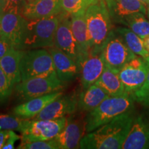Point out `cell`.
<instances>
[{
  "instance_id": "1",
  "label": "cell",
  "mask_w": 149,
  "mask_h": 149,
  "mask_svg": "<svg viewBox=\"0 0 149 149\" xmlns=\"http://www.w3.org/2000/svg\"><path fill=\"white\" fill-rule=\"evenodd\" d=\"M135 115L133 110L119 115L84 136L79 148L120 149L129 133Z\"/></svg>"
},
{
  "instance_id": "2",
  "label": "cell",
  "mask_w": 149,
  "mask_h": 149,
  "mask_svg": "<svg viewBox=\"0 0 149 149\" xmlns=\"http://www.w3.org/2000/svg\"><path fill=\"white\" fill-rule=\"evenodd\" d=\"M86 19L91 43V53L102 52L113 31L112 19L105 0H99L86 10Z\"/></svg>"
},
{
  "instance_id": "3",
  "label": "cell",
  "mask_w": 149,
  "mask_h": 149,
  "mask_svg": "<svg viewBox=\"0 0 149 149\" xmlns=\"http://www.w3.org/2000/svg\"><path fill=\"white\" fill-rule=\"evenodd\" d=\"M135 102L133 96L128 93L109 96L98 107L88 112L85 118L86 133L93 131L119 115L132 111Z\"/></svg>"
},
{
  "instance_id": "4",
  "label": "cell",
  "mask_w": 149,
  "mask_h": 149,
  "mask_svg": "<svg viewBox=\"0 0 149 149\" xmlns=\"http://www.w3.org/2000/svg\"><path fill=\"white\" fill-rule=\"evenodd\" d=\"M59 22V14L39 19H27L22 50L55 46V37Z\"/></svg>"
},
{
  "instance_id": "5",
  "label": "cell",
  "mask_w": 149,
  "mask_h": 149,
  "mask_svg": "<svg viewBox=\"0 0 149 149\" xmlns=\"http://www.w3.org/2000/svg\"><path fill=\"white\" fill-rule=\"evenodd\" d=\"M55 71L51 54L46 48L24 50L20 61L22 81Z\"/></svg>"
},
{
  "instance_id": "6",
  "label": "cell",
  "mask_w": 149,
  "mask_h": 149,
  "mask_svg": "<svg viewBox=\"0 0 149 149\" xmlns=\"http://www.w3.org/2000/svg\"><path fill=\"white\" fill-rule=\"evenodd\" d=\"M66 84L61 81L56 71L45 76H40L22 81L15 86L18 96L26 102L31 99L61 91Z\"/></svg>"
},
{
  "instance_id": "7",
  "label": "cell",
  "mask_w": 149,
  "mask_h": 149,
  "mask_svg": "<svg viewBox=\"0 0 149 149\" xmlns=\"http://www.w3.org/2000/svg\"><path fill=\"white\" fill-rule=\"evenodd\" d=\"M67 117L57 120H26L22 128V141H44L54 139L64 129Z\"/></svg>"
},
{
  "instance_id": "8",
  "label": "cell",
  "mask_w": 149,
  "mask_h": 149,
  "mask_svg": "<svg viewBox=\"0 0 149 149\" xmlns=\"http://www.w3.org/2000/svg\"><path fill=\"white\" fill-rule=\"evenodd\" d=\"M102 54L106 66L118 72L128 61L137 56L128 48L122 37L115 30L112 31L106 41Z\"/></svg>"
},
{
  "instance_id": "9",
  "label": "cell",
  "mask_w": 149,
  "mask_h": 149,
  "mask_svg": "<svg viewBox=\"0 0 149 149\" xmlns=\"http://www.w3.org/2000/svg\"><path fill=\"white\" fill-rule=\"evenodd\" d=\"M27 19L21 14L13 12L0 13V36L16 49L22 50Z\"/></svg>"
},
{
  "instance_id": "10",
  "label": "cell",
  "mask_w": 149,
  "mask_h": 149,
  "mask_svg": "<svg viewBox=\"0 0 149 149\" xmlns=\"http://www.w3.org/2000/svg\"><path fill=\"white\" fill-rule=\"evenodd\" d=\"M149 72V62L136 56L126 64L119 72L125 91L133 95L144 83Z\"/></svg>"
},
{
  "instance_id": "11",
  "label": "cell",
  "mask_w": 149,
  "mask_h": 149,
  "mask_svg": "<svg viewBox=\"0 0 149 149\" xmlns=\"http://www.w3.org/2000/svg\"><path fill=\"white\" fill-rule=\"evenodd\" d=\"M70 16V14L64 11L59 14V22L55 37V46L69 56L79 66L80 54L72 31Z\"/></svg>"
},
{
  "instance_id": "12",
  "label": "cell",
  "mask_w": 149,
  "mask_h": 149,
  "mask_svg": "<svg viewBox=\"0 0 149 149\" xmlns=\"http://www.w3.org/2000/svg\"><path fill=\"white\" fill-rule=\"evenodd\" d=\"M124 149H149V111L135 115Z\"/></svg>"
},
{
  "instance_id": "13",
  "label": "cell",
  "mask_w": 149,
  "mask_h": 149,
  "mask_svg": "<svg viewBox=\"0 0 149 149\" xmlns=\"http://www.w3.org/2000/svg\"><path fill=\"white\" fill-rule=\"evenodd\" d=\"M78 110V95L75 93L61 95L42 110L33 120H57Z\"/></svg>"
},
{
  "instance_id": "14",
  "label": "cell",
  "mask_w": 149,
  "mask_h": 149,
  "mask_svg": "<svg viewBox=\"0 0 149 149\" xmlns=\"http://www.w3.org/2000/svg\"><path fill=\"white\" fill-rule=\"evenodd\" d=\"M86 132V119L67 117V123L61 131L55 137L59 149L79 148L80 141Z\"/></svg>"
},
{
  "instance_id": "15",
  "label": "cell",
  "mask_w": 149,
  "mask_h": 149,
  "mask_svg": "<svg viewBox=\"0 0 149 149\" xmlns=\"http://www.w3.org/2000/svg\"><path fill=\"white\" fill-rule=\"evenodd\" d=\"M111 19L124 25L132 15L142 13L146 15L147 6L139 0H105Z\"/></svg>"
},
{
  "instance_id": "16",
  "label": "cell",
  "mask_w": 149,
  "mask_h": 149,
  "mask_svg": "<svg viewBox=\"0 0 149 149\" xmlns=\"http://www.w3.org/2000/svg\"><path fill=\"white\" fill-rule=\"evenodd\" d=\"M47 49L53 57L55 71L59 79L66 84L74 81L80 72L77 62L56 46Z\"/></svg>"
},
{
  "instance_id": "17",
  "label": "cell",
  "mask_w": 149,
  "mask_h": 149,
  "mask_svg": "<svg viewBox=\"0 0 149 149\" xmlns=\"http://www.w3.org/2000/svg\"><path fill=\"white\" fill-rule=\"evenodd\" d=\"M105 67L106 64L102 52L90 53L79 66L82 90L88 88L97 81Z\"/></svg>"
},
{
  "instance_id": "18",
  "label": "cell",
  "mask_w": 149,
  "mask_h": 149,
  "mask_svg": "<svg viewBox=\"0 0 149 149\" xmlns=\"http://www.w3.org/2000/svg\"><path fill=\"white\" fill-rule=\"evenodd\" d=\"M71 29L77 42L80 54V63L91 53V43L87 26L86 11H80L70 15Z\"/></svg>"
},
{
  "instance_id": "19",
  "label": "cell",
  "mask_w": 149,
  "mask_h": 149,
  "mask_svg": "<svg viewBox=\"0 0 149 149\" xmlns=\"http://www.w3.org/2000/svg\"><path fill=\"white\" fill-rule=\"evenodd\" d=\"M61 95H63V93L58 91L31 99L15 107L13 114L23 120L33 119L48 104Z\"/></svg>"
},
{
  "instance_id": "20",
  "label": "cell",
  "mask_w": 149,
  "mask_h": 149,
  "mask_svg": "<svg viewBox=\"0 0 149 149\" xmlns=\"http://www.w3.org/2000/svg\"><path fill=\"white\" fill-rule=\"evenodd\" d=\"M62 11L60 0H34L26 3L22 15L26 19H39L57 15Z\"/></svg>"
},
{
  "instance_id": "21",
  "label": "cell",
  "mask_w": 149,
  "mask_h": 149,
  "mask_svg": "<svg viewBox=\"0 0 149 149\" xmlns=\"http://www.w3.org/2000/svg\"><path fill=\"white\" fill-rule=\"evenodd\" d=\"M24 51L13 48L0 59V68L4 72L13 88L17 84L22 81L20 61Z\"/></svg>"
},
{
  "instance_id": "22",
  "label": "cell",
  "mask_w": 149,
  "mask_h": 149,
  "mask_svg": "<svg viewBox=\"0 0 149 149\" xmlns=\"http://www.w3.org/2000/svg\"><path fill=\"white\" fill-rule=\"evenodd\" d=\"M109 95L95 84L81 91L78 95V110L90 112L98 107Z\"/></svg>"
},
{
  "instance_id": "23",
  "label": "cell",
  "mask_w": 149,
  "mask_h": 149,
  "mask_svg": "<svg viewBox=\"0 0 149 149\" xmlns=\"http://www.w3.org/2000/svg\"><path fill=\"white\" fill-rule=\"evenodd\" d=\"M119 72L106 66L100 77L95 84L101 87L109 96H118L126 94L127 93L125 91L124 85L121 81Z\"/></svg>"
},
{
  "instance_id": "24",
  "label": "cell",
  "mask_w": 149,
  "mask_h": 149,
  "mask_svg": "<svg viewBox=\"0 0 149 149\" xmlns=\"http://www.w3.org/2000/svg\"><path fill=\"white\" fill-rule=\"evenodd\" d=\"M115 31L122 37L130 51L149 62V52L145 47L142 38L136 35L128 28L118 27Z\"/></svg>"
},
{
  "instance_id": "25",
  "label": "cell",
  "mask_w": 149,
  "mask_h": 149,
  "mask_svg": "<svg viewBox=\"0 0 149 149\" xmlns=\"http://www.w3.org/2000/svg\"><path fill=\"white\" fill-rule=\"evenodd\" d=\"M124 25L143 40L149 36V20L142 13L132 15L126 20Z\"/></svg>"
},
{
  "instance_id": "26",
  "label": "cell",
  "mask_w": 149,
  "mask_h": 149,
  "mask_svg": "<svg viewBox=\"0 0 149 149\" xmlns=\"http://www.w3.org/2000/svg\"><path fill=\"white\" fill-rule=\"evenodd\" d=\"M99 0H60L61 8L64 12L70 15L80 11H86L91 5Z\"/></svg>"
},
{
  "instance_id": "27",
  "label": "cell",
  "mask_w": 149,
  "mask_h": 149,
  "mask_svg": "<svg viewBox=\"0 0 149 149\" xmlns=\"http://www.w3.org/2000/svg\"><path fill=\"white\" fill-rule=\"evenodd\" d=\"M25 121L15 115L0 114V131L6 130L21 132Z\"/></svg>"
},
{
  "instance_id": "28",
  "label": "cell",
  "mask_w": 149,
  "mask_h": 149,
  "mask_svg": "<svg viewBox=\"0 0 149 149\" xmlns=\"http://www.w3.org/2000/svg\"><path fill=\"white\" fill-rule=\"evenodd\" d=\"M19 149H59V146L55 139L44 141L22 142L17 147Z\"/></svg>"
},
{
  "instance_id": "29",
  "label": "cell",
  "mask_w": 149,
  "mask_h": 149,
  "mask_svg": "<svg viewBox=\"0 0 149 149\" xmlns=\"http://www.w3.org/2000/svg\"><path fill=\"white\" fill-rule=\"evenodd\" d=\"M132 96L135 102L149 109V72L144 83Z\"/></svg>"
},
{
  "instance_id": "30",
  "label": "cell",
  "mask_w": 149,
  "mask_h": 149,
  "mask_svg": "<svg viewBox=\"0 0 149 149\" xmlns=\"http://www.w3.org/2000/svg\"><path fill=\"white\" fill-rule=\"evenodd\" d=\"M13 90V88L8 77L0 68V103H4L8 100L12 94Z\"/></svg>"
},
{
  "instance_id": "31",
  "label": "cell",
  "mask_w": 149,
  "mask_h": 149,
  "mask_svg": "<svg viewBox=\"0 0 149 149\" xmlns=\"http://www.w3.org/2000/svg\"><path fill=\"white\" fill-rule=\"evenodd\" d=\"M26 3V0H5L2 12H13L22 15V10Z\"/></svg>"
},
{
  "instance_id": "32",
  "label": "cell",
  "mask_w": 149,
  "mask_h": 149,
  "mask_svg": "<svg viewBox=\"0 0 149 149\" xmlns=\"http://www.w3.org/2000/svg\"><path fill=\"white\" fill-rule=\"evenodd\" d=\"M12 48H13L12 44L5 38L0 36V59L6 55Z\"/></svg>"
},
{
  "instance_id": "33",
  "label": "cell",
  "mask_w": 149,
  "mask_h": 149,
  "mask_svg": "<svg viewBox=\"0 0 149 149\" xmlns=\"http://www.w3.org/2000/svg\"><path fill=\"white\" fill-rule=\"evenodd\" d=\"M22 136H19L15 133L14 130H10V136L2 149H13L15 148V143L19 139H21Z\"/></svg>"
},
{
  "instance_id": "34",
  "label": "cell",
  "mask_w": 149,
  "mask_h": 149,
  "mask_svg": "<svg viewBox=\"0 0 149 149\" xmlns=\"http://www.w3.org/2000/svg\"><path fill=\"white\" fill-rule=\"evenodd\" d=\"M10 136V130H1L0 131V149L2 148Z\"/></svg>"
},
{
  "instance_id": "35",
  "label": "cell",
  "mask_w": 149,
  "mask_h": 149,
  "mask_svg": "<svg viewBox=\"0 0 149 149\" xmlns=\"http://www.w3.org/2000/svg\"><path fill=\"white\" fill-rule=\"evenodd\" d=\"M144 42L145 47H146L147 51L149 52V36L144 39Z\"/></svg>"
},
{
  "instance_id": "36",
  "label": "cell",
  "mask_w": 149,
  "mask_h": 149,
  "mask_svg": "<svg viewBox=\"0 0 149 149\" xmlns=\"http://www.w3.org/2000/svg\"><path fill=\"white\" fill-rule=\"evenodd\" d=\"M4 3H5V0H0V7L3 8Z\"/></svg>"
},
{
  "instance_id": "37",
  "label": "cell",
  "mask_w": 149,
  "mask_h": 149,
  "mask_svg": "<svg viewBox=\"0 0 149 149\" xmlns=\"http://www.w3.org/2000/svg\"><path fill=\"white\" fill-rule=\"evenodd\" d=\"M146 15H147V17H148V20H149V6H147V12H146Z\"/></svg>"
},
{
  "instance_id": "38",
  "label": "cell",
  "mask_w": 149,
  "mask_h": 149,
  "mask_svg": "<svg viewBox=\"0 0 149 149\" xmlns=\"http://www.w3.org/2000/svg\"><path fill=\"white\" fill-rule=\"evenodd\" d=\"M139 1H141V2H143L144 3H145V4H146V3L148 1V0H139Z\"/></svg>"
},
{
  "instance_id": "39",
  "label": "cell",
  "mask_w": 149,
  "mask_h": 149,
  "mask_svg": "<svg viewBox=\"0 0 149 149\" xmlns=\"http://www.w3.org/2000/svg\"><path fill=\"white\" fill-rule=\"evenodd\" d=\"M146 6H149V0H148V1H147V2L146 3Z\"/></svg>"
},
{
  "instance_id": "40",
  "label": "cell",
  "mask_w": 149,
  "mask_h": 149,
  "mask_svg": "<svg viewBox=\"0 0 149 149\" xmlns=\"http://www.w3.org/2000/svg\"><path fill=\"white\" fill-rule=\"evenodd\" d=\"M26 1H27V2H30V1H34V0H26Z\"/></svg>"
},
{
  "instance_id": "41",
  "label": "cell",
  "mask_w": 149,
  "mask_h": 149,
  "mask_svg": "<svg viewBox=\"0 0 149 149\" xmlns=\"http://www.w3.org/2000/svg\"><path fill=\"white\" fill-rule=\"evenodd\" d=\"M1 11H2V8H1V7H0V13H1Z\"/></svg>"
}]
</instances>
